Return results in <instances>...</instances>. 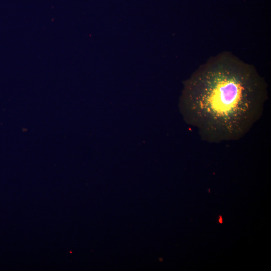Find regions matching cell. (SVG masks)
Listing matches in <instances>:
<instances>
[{"label": "cell", "instance_id": "obj_1", "mask_svg": "<svg viewBox=\"0 0 271 271\" xmlns=\"http://www.w3.org/2000/svg\"><path fill=\"white\" fill-rule=\"evenodd\" d=\"M267 98V85L256 69L224 51L209 58L187 80L182 111L202 139L236 140L260 119Z\"/></svg>", "mask_w": 271, "mask_h": 271}, {"label": "cell", "instance_id": "obj_2", "mask_svg": "<svg viewBox=\"0 0 271 271\" xmlns=\"http://www.w3.org/2000/svg\"><path fill=\"white\" fill-rule=\"evenodd\" d=\"M219 222L220 223H223V219H222V216H219Z\"/></svg>", "mask_w": 271, "mask_h": 271}]
</instances>
